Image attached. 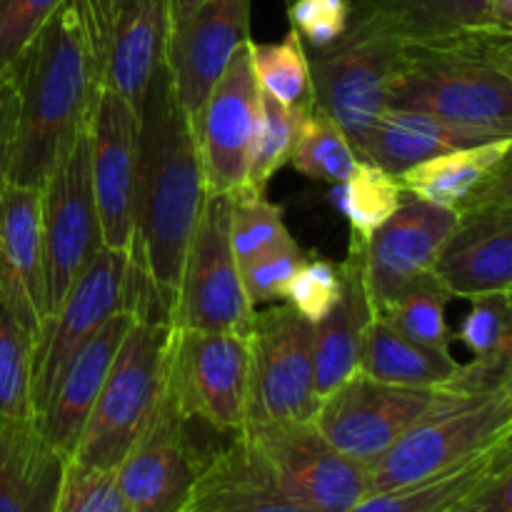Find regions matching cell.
Returning a JSON list of instances; mask_svg holds the SVG:
<instances>
[{"label":"cell","mask_w":512,"mask_h":512,"mask_svg":"<svg viewBox=\"0 0 512 512\" xmlns=\"http://www.w3.org/2000/svg\"><path fill=\"white\" fill-rule=\"evenodd\" d=\"M138 115L128 313L168 320L178 295L185 250L208 190L190 118L175 98L165 63L155 68Z\"/></svg>","instance_id":"6da1fadb"},{"label":"cell","mask_w":512,"mask_h":512,"mask_svg":"<svg viewBox=\"0 0 512 512\" xmlns=\"http://www.w3.org/2000/svg\"><path fill=\"white\" fill-rule=\"evenodd\" d=\"M405 8L388 108L512 133V30L463 18L443 0H405Z\"/></svg>","instance_id":"7a4b0ae2"},{"label":"cell","mask_w":512,"mask_h":512,"mask_svg":"<svg viewBox=\"0 0 512 512\" xmlns=\"http://www.w3.org/2000/svg\"><path fill=\"white\" fill-rule=\"evenodd\" d=\"M15 65L18 125L5 180L40 190L88 125L100 90L73 0L50 15Z\"/></svg>","instance_id":"3957f363"},{"label":"cell","mask_w":512,"mask_h":512,"mask_svg":"<svg viewBox=\"0 0 512 512\" xmlns=\"http://www.w3.org/2000/svg\"><path fill=\"white\" fill-rule=\"evenodd\" d=\"M405 23V0H353L345 33L308 58L315 105L345 130L353 148L388 108Z\"/></svg>","instance_id":"277c9868"},{"label":"cell","mask_w":512,"mask_h":512,"mask_svg":"<svg viewBox=\"0 0 512 512\" xmlns=\"http://www.w3.org/2000/svg\"><path fill=\"white\" fill-rule=\"evenodd\" d=\"M165 330V320H133L90 408L73 463L115 470L150 423L163 385Z\"/></svg>","instance_id":"5b68a950"},{"label":"cell","mask_w":512,"mask_h":512,"mask_svg":"<svg viewBox=\"0 0 512 512\" xmlns=\"http://www.w3.org/2000/svg\"><path fill=\"white\" fill-rule=\"evenodd\" d=\"M512 438V385L463 395L408 430L368 468L370 493L423 483Z\"/></svg>","instance_id":"8992f818"},{"label":"cell","mask_w":512,"mask_h":512,"mask_svg":"<svg viewBox=\"0 0 512 512\" xmlns=\"http://www.w3.org/2000/svg\"><path fill=\"white\" fill-rule=\"evenodd\" d=\"M163 390L193 423L240 433L248 423V338L233 333L168 328Z\"/></svg>","instance_id":"52a82bcc"},{"label":"cell","mask_w":512,"mask_h":512,"mask_svg":"<svg viewBox=\"0 0 512 512\" xmlns=\"http://www.w3.org/2000/svg\"><path fill=\"white\" fill-rule=\"evenodd\" d=\"M463 395L450 383L408 388L358 373L320 400L313 423L338 453L370 468L413 425Z\"/></svg>","instance_id":"ba28073f"},{"label":"cell","mask_w":512,"mask_h":512,"mask_svg":"<svg viewBox=\"0 0 512 512\" xmlns=\"http://www.w3.org/2000/svg\"><path fill=\"white\" fill-rule=\"evenodd\" d=\"M238 435L275 485L295 503L315 512H345L368 488V468L345 458L308 423H245Z\"/></svg>","instance_id":"9c48e42d"},{"label":"cell","mask_w":512,"mask_h":512,"mask_svg":"<svg viewBox=\"0 0 512 512\" xmlns=\"http://www.w3.org/2000/svg\"><path fill=\"white\" fill-rule=\"evenodd\" d=\"M255 308L245 295L230 245V198L205 195L198 225L185 250L178 295L168 328L233 333L248 338Z\"/></svg>","instance_id":"30bf717a"},{"label":"cell","mask_w":512,"mask_h":512,"mask_svg":"<svg viewBox=\"0 0 512 512\" xmlns=\"http://www.w3.org/2000/svg\"><path fill=\"white\" fill-rule=\"evenodd\" d=\"M318 408L313 323L288 303L255 313L248 333V423H308Z\"/></svg>","instance_id":"8fae6325"},{"label":"cell","mask_w":512,"mask_h":512,"mask_svg":"<svg viewBox=\"0 0 512 512\" xmlns=\"http://www.w3.org/2000/svg\"><path fill=\"white\" fill-rule=\"evenodd\" d=\"M43 230V305L45 320L65 300L68 290L103 248L93 183H90L88 125L80 130L65 158L40 188ZM45 325V323H43Z\"/></svg>","instance_id":"7c38bea8"},{"label":"cell","mask_w":512,"mask_h":512,"mask_svg":"<svg viewBox=\"0 0 512 512\" xmlns=\"http://www.w3.org/2000/svg\"><path fill=\"white\" fill-rule=\"evenodd\" d=\"M128 308V253L100 248L73 288L68 290L53 318L45 320L33 345V413L35 420L48 408L60 375L88 340Z\"/></svg>","instance_id":"4fadbf2b"},{"label":"cell","mask_w":512,"mask_h":512,"mask_svg":"<svg viewBox=\"0 0 512 512\" xmlns=\"http://www.w3.org/2000/svg\"><path fill=\"white\" fill-rule=\"evenodd\" d=\"M190 118L208 195L248 193V170L260 123V88L250 65V40L230 58L218 83Z\"/></svg>","instance_id":"5bb4252c"},{"label":"cell","mask_w":512,"mask_h":512,"mask_svg":"<svg viewBox=\"0 0 512 512\" xmlns=\"http://www.w3.org/2000/svg\"><path fill=\"white\" fill-rule=\"evenodd\" d=\"M103 88L135 108L155 68L163 63L168 10L165 0H73Z\"/></svg>","instance_id":"9a60e30c"},{"label":"cell","mask_w":512,"mask_h":512,"mask_svg":"<svg viewBox=\"0 0 512 512\" xmlns=\"http://www.w3.org/2000/svg\"><path fill=\"white\" fill-rule=\"evenodd\" d=\"M205 453L190 435V420L160 385L153 418L115 468L120 495L130 512H183Z\"/></svg>","instance_id":"2e32d148"},{"label":"cell","mask_w":512,"mask_h":512,"mask_svg":"<svg viewBox=\"0 0 512 512\" xmlns=\"http://www.w3.org/2000/svg\"><path fill=\"white\" fill-rule=\"evenodd\" d=\"M458 213L405 193L388 223L363 245V280L375 315L433 275Z\"/></svg>","instance_id":"e0dca14e"},{"label":"cell","mask_w":512,"mask_h":512,"mask_svg":"<svg viewBox=\"0 0 512 512\" xmlns=\"http://www.w3.org/2000/svg\"><path fill=\"white\" fill-rule=\"evenodd\" d=\"M138 108L100 85L88 120L90 183L105 248L128 253L133 238V195L138 170Z\"/></svg>","instance_id":"ac0fdd59"},{"label":"cell","mask_w":512,"mask_h":512,"mask_svg":"<svg viewBox=\"0 0 512 512\" xmlns=\"http://www.w3.org/2000/svg\"><path fill=\"white\" fill-rule=\"evenodd\" d=\"M250 3L253 0H200L183 18L168 23L163 63L175 98L188 115L218 83L235 50L250 40Z\"/></svg>","instance_id":"d6986e66"},{"label":"cell","mask_w":512,"mask_h":512,"mask_svg":"<svg viewBox=\"0 0 512 512\" xmlns=\"http://www.w3.org/2000/svg\"><path fill=\"white\" fill-rule=\"evenodd\" d=\"M433 275L453 298L512 290V183L458 210Z\"/></svg>","instance_id":"ffe728a7"},{"label":"cell","mask_w":512,"mask_h":512,"mask_svg":"<svg viewBox=\"0 0 512 512\" xmlns=\"http://www.w3.org/2000/svg\"><path fill=\"white\" fill-rule=\"evenodd\" d=\"M0 303L38 340L45 323L40 190L0 183Z\"/></svg>","instance_id":"44dd1931"},{"label":"cell","mask_w":512,"mask_h":512,"mask_svg":"<svg viewBox=\"0 0 512 512\" xmlns=\"http://www.w3.org/2000/svg\"><path fill=\"white\" fill-rule=\"evenodd\" d=\"M133 320V313L120 310L88 340V345L75 355L73 363L60 375L48 408L35 420L45 443L63 460L73 458L90 408L103 388L110 363H113Z\"/></svg>","instance_id":"7402d4cb"},{"label":"cell","mask_w":512,"mask_h":512,"mask_svg":"<svg viewBox=\"0 0 512 512\" xmlns=\"http://www.w3.org/2000/svg\"><path fill=\"white\" fill-rule=\"evenodd\" d=\"M510 130L483 128V125L455 123L430 113L403 108H385L378 123L355 145V153L363 160L380 165L388 173L400 175L410 165L423 163L450 150L490 143L508 138Z\"/></svg>","instance_id":"603a6c76"},{"label":"cell","mask_w":512,"mask_h":512,"mask_svg":"<svg viewBox=\"0 0 512 512\" xmlns=\"http://www.w3.org/2000/svg\"><path fill=\"white\" fill-rule=\"evenodd\" d=\"M510 150L512 135L435 155L423 163L410 165L398 178L405 193L413 198L458 213L493 190L512 183Z\"/></svg>","instance_id":"cb8c5ba5"},{"label":"cell","mask_w":512,"mask_h":512,"mask_svg":"<svg viewBox=\"0 0 512 512\" xmlns=\"http://www.w3.org/2000/svg\"><path fill=\"white\" fill-rule=\"evenodd\" d=\"M343 275V295L335 308L313 325V378L320 400L360 373L363 335L375 318L363 280V245L350 243Z\"/></svg>","instance_id":"d4e9b609"},{"label":"cell","mask_w":512,"mask_h":512,"mask_svg":"<svg viewBox=\"0 0 512 512\" xmlns=\"http://www.w3.org/2000/svg\"><path fill=\"white\" fill-rule=\"evenodd\" d=\"M185 512H315L290 500L270 480L253 450L235 435L223 450L205 453Z\"/></svg>","instance_id":"484cf974"},{"label":"cell","mask_w":512,"mask_h":512,"mask_svg":"<svg viewBox=\"0 0 512 512\" xmlns=\"http://www.w3.org/2000/svg\"><path fill=\"white\" fill-rule=\"evenodd\" d=\"M65 463L35 420L0 425V512H53Z\"/></svg>","instance_id":"4316f807"},{"label":"cell","mask_w":512,"mask_h":512,"mask_svg":"<svg viewBox=\"0 0 512 512\" xmlns=\"http://www.w3.org/2000/svg\"><path fill=\"white\" fill-rule=\"evenodd\" d=\"M463 365L450 353L423 348L413 340L395 333L388 323L375 315L363 335L360 373L378 383L408 385V388H435L445 385L460 373Z\"/></svg>","instance_id":"83f0119b"},{"label":"cell","mask_w":512,"mask_h":512,"mask_svg":"<svg viewBox=\"0 0 512 512\" xmlns=\"http://www.w3.org/2000/svg\"><path fill=\"white\" fill-rule=\"evenodd\" d=\"M505 458H512V438L490 445L483 453L473 455L465 463L455 465L435 478L423 480V483L365 495L358 505L345 512H440L455 503L465 490L473 488L483 475H488Z\"/></svg>","instance_id":"f1b7e54d"},{"label":"cell","mask_w":512,"mask_h":512,"mask_svg":"<svg viewBox=\"0 0 512 512\" xmlns=\"http://www.w3.org/2000/svg\"><path fill=\"white\" fill-rule=\"evenodd\" d=\"M403 185L398 175L388 173L370 160H360L358 168L333 188L335 208L350 225V243L365 245L383 228L390 215L403 203Z\"/></svg>","instance_id":"f546056e"},{"label":"cell","mask_w":512,"mask_h":512,"mask_svg":"<svg viewBox=\"0 0 512 512\" xmlns=\"http://www.w3.org/2000/svg\"><path fill=\"white\" fill-rule=\"evenodd\" d=\"M250 65L263 93L273 95L290 108H318L310 80V65L305 45L293 28L280 43H253L250 40Z\"/></svg>","instance_id":"4dcf8cb0"},{"label":"cell","mask_w":512,"mask_h":512,"mask_svg":"<svg viewBox=\"0 0 512 512\" xmlns=\"http://www.w3.org/2000/svg\"><path fill=\"white\" fill-rule=\"evenodd\" d=\"M360 155L345 130L323 110H310L300 123L298 140L293 150V168L305 178L338 185L358 168Z\"/></svg>","instance_id":"1f68e13d"},{"label":"cell","mask_w":512,"mask_h":512,"mask_svg":"<svg viewBox=\"0 0 512 512\" xmlns=\"http://www.w3.org/2000/svg\"><path fill=\"white\" fill-rule=\"evenodd\" d=\"M450 300L453 295L435 280V275H430L423 283L405 290L378 318L388 323L395 333L423 345V348L450 353V345L455 340V333L445 320V308Z\"/></svg>","instance_id":"d6a6232c"},{"label":"cell","mask_w":512,"mask_h":512,"mask_svg":"<svg viewBox=\"0 0 512 512\" xmlns=\"http://www.w3.org/2000/svg\"><path fill=\"white\" fill-rule=\"evenodd\" d=\"M33 345L25 325L0 303V425L30 423L33 413Z\"/></svg>","instance_id":"836d02e7"},{"label":"cell","mask_w":512,"mask_h":512,"mask_svg":"<svg viewBox=\"0 0 512 512\" xmlns=\"http://www.w3.org/2000/svg\"><path fill=\"white\" fill-rule=\"evenodd\" d=\"M315 108H290L260 90V123L248 170V193L265 195V188L283 165L290 163L305 113Z\"/></svg>","instance_id":"e575fe53"},{"label":"cell","mask_w":512,"mask_h":512,"mask_svg":"<svg viewBox=\"0 0 512 512\" xmlns=\"http://www.w3.org/2000/svg\"><path fill=\"white\" fill-rule=\"evenodd\" d=\"M288 238L290 233L285 228L280 205L255 193H240L230 198V245L238 263Z\"/></svg>","instance_id":"d590c367"},{"label":"cell","mask_w":512,"mask_h":512,"mask_svg":"<svg viewBox=\"0 0 512 512\" xmlns=\"http://www.w3.org/2000/svg\"><path fill=\"white\" fill-rule=\"evenodd\" d=\"M512 290L475 295L473 308L455 338L463 340L478 360H512Z\"/></svg>","instance_id":"8d00e7d4"},{"label":"cell","mask_w":512,"mask_h":512,"mask_svg":"<svg viewBox=\"0 0 512 512\" xmlns=\"http://www.w3.org/2000/svg\"><path fill=\"white\" fill-rule=\"evenodd\" d=\"M305 260H308V253L290 235L283 243L270 245L255 253L253 258L238 263L250 305L255 308L265 303H285V290Z\"/></svg>","instance_id":"74e56055"},{"label":"cell","mask_w":512,"mask_h":512,"mask_svg":"<svg viewBox=\"0 0 512 512\" xmlns=\"http://www.w3.org/2000/svg\"><path fill=\"white\" fill-rule=\"evenodd\" d=\"M343 283V263L308 258L290 280L288 290H285V303L315 325L335 308L343 295Z\"/></svg>","instance_id":"f35d334b"},{"label":"cell","mask_w":512,"mask_h":512,"mask_svg":"<svg viewBox=\"0 0 512 512\" xmlns=\"http://www.w3.org/2000/svg\"><path fill=\"white\" fill-rule=\"evenodd\" d=\"M53 512H130L120 495L115 470L85 468L68 460Z\"/></svg>","instance_id":"ab89813d"},{"label":"cell","mask_w":512,"mask_h":512,"mask_svg":"<svg viewBox=\"0 0 512 512\" xmlns=\"http://www.w3.org/2000/svg\"><path fill=\"white\" fill-rule=\"evenodd\" d=\"M65 0H0V70L13 68Z\"/></svg>","instance_id":"60d3db41"},{"label":"cell","mask_w":512,"mask_h":512,"mask_svg":"<svg viewBox=\"0 0 512 512\" xmlns=\"http://www.w3.org/2000/svg\"><path fill=\"white\" fill-rule=\"evenodd\" d=\"M350 13L353 0H288L290 25L313 50L338 40L348 28Z\"/></svg>","instance_id":"b9f144b4"},{"label":"cell","mask_w":512,"mask_h":512,"mask_svg":"<svg viewBox=\"0 0 512 512\" xmlns=\"http://www.w3.org/2000/svg\"><path fill=\"white\" fill-rule=\"evenodd\" d=\"M510 490L512 458H505L443 512H512Z\"/></svg>","instance_id":"7bdbcfd3"},{"label":"cell","mask_w":512,"mask_h":512,"mask_svg":"<svg viewBox=\"0 0 512 512\" xmlns=\"http://www.w3.org/2000/svg\"><path fill=\"white\" fill-rule=\"evenodd\" d=\"M18 98V65H13L8 70H0V183L8 178L15 125H18Z\"/></svg>","instance_id":"ee69618b"},{"label":"cell","mask_w":512,"mask_h":512,"mask_svg":"<svg viewBox=\"0 0 512 512\" xmlns=\"http://www.w3.org/2000/svg\"><path fill=\"white\" fill-rule=\"evenodd\" d=\"M480 18L485 23L512 30V0H483L480 3Z\"/></svg>","instance_id":"f6af8a7d"},{"label":"cell","mask_w":512,"mask_h":512,"mask_svg":"<svg viewBox=\"0 0 512 512\" xmlns=\"http://www.w3.org/2000/svg\"><path fill=\"white\" fill-rule=\"evenodd\" d=\"M200 0H165V10H168V23L183 18L188 10H193Z\"/></svg>","instance_id":"bcb514c9"},{"label":"cell","mask_w":512,"mask_h":512,"mask_svg":"<svg viewBox=\"0 0 512 512\" xmlns=\"http://www.w3.org/2000/svg\"><path fill=\"white\" fill-rule=\"evenodd\" d=\"M440 512H443V510H440Z\"/></svg>","instance_id":"7dc6e473"},{"label":"cell","mask_w":512,"mask_h":512,"mask_svg":"<svg viewBox=\"0 0 512 512\" xmlns=\"http://www.w3.org/2000/svg\"><path fill=\"white\" fill-rule=\"evenodd\" d=\"M183 512H185V510H183Z\"/></svg>","instance_id":"c3c4849f"}]
</instances>
